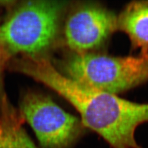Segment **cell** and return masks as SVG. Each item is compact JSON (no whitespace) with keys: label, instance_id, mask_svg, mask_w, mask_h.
Segmentation results:
<instances>
[{"label":"cell","instance_id":"1","mask_svg":"<svg viewBox=\"0 0 148 148\" xmlns=\"http://www.w3.org/2000/svg\"><path fill=\"white\" fill-rule=\"evenodd\" d=\"M65 74L82 85L119 95L148 82V56H113L75 53L64 64Z\"/></svg>","mask_w":148,"mask_h":148},{"label":"cell","instance_id":"2","mask_svg":"<svg viewBox=\"0 0 148 148\" xmlns=\"http://www.w3.org/2000/svg\"><path fill=\"white\" fill-rule=\"evenodd\" d=\"M64 2L32 1L21 4L0 25V36L9 55L38 56L57 35Z\"/></svg>","mask_w":148,"mask_h":148},{"label":"cell","instance_id":"3","mask_svg":"<svg viewBox=\"0 0 148 148\" xmlns=\"http://www.w3.org/2000/svg\"><path fill=\"white\" fill-rule=\"evenodd\" d=\"M21 115L45 148H66L79 135L80 121L48 97L26 94L21 104Z\"/></svg>","mask_w":148,"mask_h":148},{"label":"cell","instance_id":"4","mask_svg":"<svg viewBox=\"0 0 148 148\" xmlns=\"http://www.w3.org/2000/svg\"><path fill=\"white\" fill-rule=\"evenodd\" d=\"M117 15L101 5H87L69 16L65 25V39L75 53H89L107 41L117 31Z\"/></svg>","mask_w":148,"mask_h":148},{"label":"cell","instance_id":"5","mask_svg":"<svg viewBox=\"0 0 148 148\" xmlns=\"http://www.w3.org/2000/svg\"><path fill=\"white\" fill-rule=\"evenodd\" d=\"M117 29L128 35L132 51L148 56V0L127 4L117 15Z\"/></svg>","mask_w":148,"mask_h":148},{"label":"cell","instance_id":"6","mask_svg":"<svg viewBox=\"0 0 148 148\" xmlns=\"http://www.w3.org/2000/svg\"><path fill=\"white\" fill-rule=\"evenodd\" d=\"M0 110V148H36L22 126L23 117L5 98Z\"/></svg>","mask_w":148,"mask_h":148},{"label":"cell","instance_id":"7","mask_svg":"<svg viewBox=\"0 0 148 148\" xmlns=\"http://www.w3.org/2000/svg\"><path fill=\"white\" fill-rule=\"evenodd\" d=\"M9 54L5 48L2 40L0 36V78H1V75L2 71L4 69L5 63L9 57Z\"/></svg>","mask_w":148,"mask_h":148}]
</instances>
